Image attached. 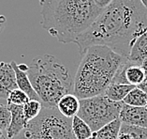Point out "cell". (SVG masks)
<instances>
[{
  "label": "cell",
  "instance_id": "1",
  "mask_svg": "<svg viewBox=\"0 0 147 139\" xmlns=\"http://www.w3.org/2000/svg\"><path fill=\"white\" fill-rule=\"evenodd\" d=\"M145 30L147 9L140 0H113L73 43L81 55L100 45L127 58L136 39Z\"/></svg>",
  "mask_w": 147,
  "mask_h": 139
},
{
  "label": "cell",
  "instance_id": "2",
  "mask_svg": "<svg viewBox=\"0 0 147 139\" xmlns=\"http://www.w3.org/2000/svg\"><path fill=\"white\" fill-rule=\"evenodd\" d=\"M40 24L62 43L74 42L102 12L95 0H38Z\"/></svg>",
  "mask_w": 147,
  "mask_h": 139
},
{
  "label": "cell",
  "instance_id": "3",
  "mask_svg": "<svg viewBox=\"0 0 147 139\" xmlns=\"http://www.w3.org/2000/svg\"><path fill=\"white\" fill-rule=\"evenodd\" d=\"M125 59L106 46L89 47L73 78V94L79 100L104 94Z\"/></svg>",
  "mask_w": 147,
  "mask_h": 139
},
{
  "label": "cell",
  "instance_id": "4",
  "mask_svg": "<svg viewBox=\"0 0 147 139\" xmlns=\"http://www.w3.org/2000/svg\"><path fill=\"white\" fill-rule=\"evenodd\" d=\"M27 75L45 107H56L61 97L73 92V78L52 55L35 58L28 66Z\"/></svg>",
  "mask_w": 147,
  "mask_h": 139
},
{
  "label": "cell",
  "instance_id": "5",
  "mask_svg": "<svg viewBox=\"0 0 147 139\" xmlns=\"http://www.w3.org/2000/svg\"><path fill=\"white\" fill-rule=\"evenodd\" d=\"M21 133L35 139H76L71 129V119L64 117L56 107L42 106L38 116L28 121Z\"/></svg>",
  "mask_w": 147,
  "mask_h": 139
},
{
  "label": "cell",
  "instance_id": "6",
  "mask_svg": "<svg viewBox=\"0 0 147 139\" xmlns=\"http://www.w3.org/2000/svg\"><path fill=\"white\" fill-rule=\"evenodd\" d=\"M123 104V102H113L104 94L81 99L77 116L84 119L94 133L118 119Z\"/></svg>",
  "mask_w": 147,
  "mask_h": 139
},
{
  "label": "cell",
  "instance_id": "7",
  "mask_svg": "<svg viewBox=\"0 0 147 139\" xmlns=\"http://www.w3.org/2000/svg\"><path fill=\"white\" fill-rule=\"evenodd\" d=\"M119 119L122 123L147 128V109L145 106H131L124 103Z\"/></svg>",
  "mask_w": 147,
  "mask_h": 139
},
{
  "label": "cell",
  "instance_id": "8",
  "mask_svg": "<svg viewBox=\"0 0 147 139\" xmlns=\"http://www.w3.org/2000/svg\"><path fill=\"white\" fill-rule=\"evenodd\" d=\"M7 106L11 115L9 125L6 131V136L8 139H11L19 134L26 126L27 121L23 111V105H15L11 103H7Z\"/></svg>",
  "mask_w": 147,
  "mask_h": 139
},
{
  "label": "cell",
  "instance_id": "9",
  "mask_svg": "<svg viewBox=\"0 0 147 139\" xmlns=\"http://www.w3.org/2000/svg\"><path fill=\"white\" fill-rule=\"evenodd\" d=\"M18 88L15 73L10 63L0 62V99L8 98L10 91Z\"/></svg>",
  "mask_w": 147,
  "mask_h": 139
},
{
  "label": "cell",
  "instance_id": "10",
  "mask_svg": "<svg viewBox=\"0 0 147 139\" xmlns=\"http://www.w3.org/2000/svg\"><path fill=\"white\" fill-rule=\"evenodd\" d=\"M56 108L64 117L72 119L79 112L80 100L74 94H66L63 97H61L59 101L57 102Z\"/></svg>",
  "mask_w": 147,
  "mask_h": 139
},
{
  "label": "cell",
  "instance_id": "11",
  "mask_svg": "<svg viewBox=\"0 0 147 139\" xmlns=\"http://www.w3.org/2000/svg\"><path fill=\"white\" fill-rule=\"evenodd\" d=\"M10 64H11V66L14 70V73H15L16 84H17L18 88L24 91V93L29 97L30 100H38V101H40L37 94V92L35 91L33 87H32V84L29 80V77L27 75V73L23 72L22 70H20L19 67H18V64L15 61H11Z\"/></svg>",
  "mask_w": 147,
  "mask_h": 139
},
{
  "label": "cell",
  "instance_id": "12",
  "mask_svg": "<svg viewBox=\"0 0 147 139\" xmlns=\"http://www.w3.org/2000/svg\"><path fill=\"white\" fill-rule=\"evenodd\" d=\"M147 56V30L136 39L135 42L132 45L129 56L127 59L132 64L141 65L142 59Z\"/></svg>",
  "mask_w": 147,
  "mask_h": 139
},
{
  "label": "cell",
  "instance_id": "13",
  "mask_svg": "<svg viewBox=\"0 0 147 139\" xmlns=\"http://www.w3.org/2000/svg\"><path fill=\"white\" fill-rule=\"evenodd\" d=\"M135 87L133 85L111 84L104 92V95L113 102H123V100Z\"/></svg>",
  "mask_w": 147,
  "mask_h": 139
},
{
  "label": "cell",
  "instance_id": "14",
  "mask_svg": "<svg viewBox=\"0 0 147 139\" xmlns=\"http://www.w3.org/2000/svg\"><path fill=\"white\" fill-rule=\"evenodd\" d=\"M121 124V120L118 117V119H115L111 122L105 124L96 132H94L93 136L98 139H118Z\"/></svg>",
  "mask_w": 147,
  "mask_h": 139
},
{
  "label": "cell",
  "instance_id": "15",
  "mask_svg": "<svg viewBox=\"0 0 147 139\" xmlns=\"http://www.w3.org/2000/svg\"><path fill=\"white\" fill-rule=\"evenodd\" d=\"M71 129L76 139H87L93 135V131L88 124L77 115L71 119Z\"/></svg>",
  "mask_w": 147,
  "mask_h": 139
},
{
  "label": "cell",
  "instance_id": "16",
  "mask_svg": "<svg viewBox=\"0 0 147 139\" xmlns=\"http://www.w3.org/2000/svg\"><path fill=\"white\" fill-rule=\"evenodd\" d=\"M145 75V71L140 65L132 64L127 59V65L125 70V76L128 85H133L135 87L141 83Z\"/></svg>",
  "mask_w": 147,
  "mask_h": 139
},
{
  "label": "cell",
  "instance_id": "17",
  "mask_svg": "<svg viewBox=\"0 0 147 139\" xmlns=\"http://www.w3.org/2000/svg\"><path fill=\"white\" fill-rule=\"evenodd\" d=\"M125 104L131 106H145L147 103V94L139 87H135L123 100Z\"/></svg>",
  "mask_w": 147,
  "mask_h": 139
},
{
  "label": "cell",
  "instance_id": "18",
  "mask_svg": "<svg viewBox=\"0 0 147 139\" xmlns=\"http://www.w3.org/2000/svg\"><path fill=\"white\" fill-rule=\"evenodd\" d=\"M41 108L42 103L38 100H29L26 103H24L23 105V111L27 122L38 117L41 111Z\"/></svg>",
  "mask_w": 147,
  "mask_h": 139
},
{
  "label": "cell",
  "instance_id": "19",
  "mask_svg": "<svg viewBox=\"0 0 147 139\" xmlns=\"http://www.w3.org/2000/svg\"><path fill=\"white\" fill-rule=\"evenodd\" d=\"M119 133L127 134L132 139H147V128L143 127L122 123Z\"/></svg>",
  "mask_w": 147,
  "mask_h": 139
},
{
  "label": "cell",
  "instance_id": "20",
  "mask_svg": "<svg viewBox=\"0 0 147 139\" xmlns=\"http://www.w3.org/2000/svg\"><path fill=\"white\" fill-rule=\"evenodd\" d=\"M29 97L19 88H15L12 91L9 92V94L7 98V103H11L15 105H24L29 101Z\"/></svg>",
  "mask_w": 147,
  "mask_h": 139
},
{
  "label": "cell",
  "instance_id": "21",
  "mask_svg": "<svg viewBox=\"0 0 147 139\" xmlns=\"http://www.w3.org/2000/svg\"><path fill=\"white\" fill-rule=\"evenodd\" d=\"M11 115L7 104H0V130L5 132L9 125Z\"/></svg>",
  "mask_w": 147,
  "mask_h": 139
},
{
  "label": "cell",
  "instance_id": "22",
  "mask_svg": "<svg viewBox=\"0 0 147 139\" xmlns=\"http://www.w3.org/2000/svg\"><path fill=\"white\" fill-rule=\"evenodd\" d=\"M113 1V0H95V4L101 12H103Z\"/></svg>",
  "mask_w": 147,
  "mask_h": 139
},
{
  "label": "cell",
  "instance_id": "23",
  "mask_svg": "<svg viewBox=\"0 0 147 139\" xmlns=\"http://www.w3.org/2000/svg\"><path fill=\"white\" fill-rule=\"evenodd\" d=\"M137 87H139L140 90L147 94V72H145L144 78H143V80L137 85Z\"/></svg>",
  "mask_w": 147,
  "mask_h": 139
},
{
  "label": "cell",
  "instance_id": "24",
  "mask_svg": "<svg viewBox=\"0 0 147 139\" xmlns=\"http://www.w3.org/2000/svg\"><path fill=\"white\" fill-rule=\"evenodd\" d=\"M7 24V19L4 15H0V33L4 30V28L6 27Z\"/></svg>",
  "mask_w": 147,
  "mask_h": 139
},
{
  "label": "cell",
  "instance_id": "25",
  "mask_svg": "<svg viewBox=\"0 0 147 139\" xmlns=\"http://www.w3.org/2000/svg\"><path fill=\"white\" fill-rule=\"evenodd\" d=\"M140 66H141L142 69L145 71V72H147V56L142 59V61L141 62V65H140Z\"/></svg>",
  "mask_w": 147,
  "mask_h": 139
},
{
  "label": "cell",
  "instance_id": "26",
  "mask_svg": "<svg viewBox=\"0 0 147 139\" xmlns=\"http://www.w3.org/2000/svg\"><path fill=\"white\" fill-rule=\"evenodd\" d=\"M118 139H132V138L128 134H127L119 133V135H118Z\"/></svg>",
  "mask_w": 147,
  "mask_h": 139
},
{
  "label": "cell",
  "instance_id": "27",
  "mask_svg": "<svg viewBox=\"0 0 147 139\" xmlns=\"http://www.w3.org/2000/svg\"><path fill=\"white\" fill-rule=\"evenodd\" d=\"M18 67H19V69H20V70H22L23 72H26V73H27V71H28V66L26 65V64H19V65H18Z\"/></svg>",
  "mask_w": 147,
  "mask_h": 139
},
{
  "label": "cell",
  "instance_id": "28",
  "mask_svg": "<svg viewBox=\"0 0 147 139\" xmlns=\"http://www.w3.org/2000/svg\"><path fill=\"white\" fill-rule=\"evenodd\" d=\"M11 139H35V138H27L26 136H24V135L22 134V133H20L19 134H17L16 136H14Z\"/></svg>",
  "mask_w": 147,
  "mask_h": 139
},
{
  "label": "cell",
  "instance_id": "29",
  "mask_svg": "<svg viewBox=\"0 0 147 139\" xmlns=\"http://www.w3.org/2000/svg\"><path fill=\"white\" fill-rule=\"evenodd\" d=\"M140 1H141V3L145 7V8L147 9V0H140Z\"/></svg>",
  "mask_w": 147,
  "mask_h": 139
},
{
  "label": "cell",
  "instance_id": "30",
  "mask_svg": "<svg viewBox=\"0 0 147 139\" xmlns=\"http://www.w3.org/2000/svg\"><path fill=\"white\" fill-rule=\"evenodd\" d=\"M0 139H8V138H7V136H5L4 134H3V135H1V136H0Z\"/></svg>",
  "mask_w": 147,
  "mask_h": 139
},
{
  "label": "cell",
  "instance_id": "31",
  "mask_svg": "<svg viewBox=\"0 0 147 139\" xmlns=\"http://www.w3.org/2000/svg\"><path fill=\"white\" fill-rule=\"evenodd\" d=\"M87 139H98V138H96V137H95V136H93V135H92L91 137H89V138H87Z\"/></svg>",
  "mask_w": 147,
  "mask_h": 139
},
{
  "label": "cell",
  "instance_id": "32",
  "mask_svg": "<svg viewBox=\"0 0 147 139\" xmlns=\"http://www.w3.org/2000/svg\"><path fill=\"white\" fill-rule=\"evenodd\" d=\"M1 135H3V131L0 130V136H1Z\"/></svg>",
  "mask_w": 147,
  "mask_h": 139
},
{
  "label": "cell",
  "instance_id": "33",
  "mask_svg": "<svg viewBox=\"0 0 147 139\" xmlns=\"http://www.w3.org/2000/svg\"><path fill=\"white\" fill-rule=\"evenodd\" d=\"M145 108L147 109V103H146V105H145Z\"/></svg>",
  "mask_w": 147,
  "mask_h": 139
}]
</instances>
